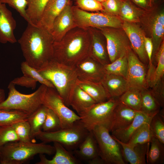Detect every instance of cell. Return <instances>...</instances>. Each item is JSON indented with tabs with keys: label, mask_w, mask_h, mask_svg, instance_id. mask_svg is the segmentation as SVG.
<instances>
[{
	"label": "cell",
	"mask_w": 164,
	"mask_h": 164,
	"mask_svg": "<svg viewBox=\"0 0 164 164\" xmlns=\"http://www.w3.org/2000/svg\"><path fill=\"white\" fill-rule=\"evenodd\" d=\"M26 13L32 23L38 25L45 8L50 0H27Z\"/></svg>",
	"instance_id": "1f68e13d"
},
{
	"label": "cell",
	"mask_w": 164,
	"mask_h": 164,
	"mask_svg": "<svg viewBox=\"0 0 164 164\" xmlns=\"http://www.w3.org/2000/svg\"><path fill=\"white\" fill-rule=\"evenodd\" d=\"M118 99L120 102L134 110L141 111L142 107L141 91L130 87L118 97Z\"/></svg>",
	"instance_id": "d6a6232c"
},
{
	"label": "cell",
	"mask_w": 164,
	"mask_h": 164,
	"mask_svg": "<svg viewBox=\"0 0 164 164\" xmlns=\"http://www.w3.org/2000/svg\"><path fill=\"white\" fill-rule=\"evenodd\" d=\"M21 69L23 75L34 79L41 84L45 85L47 87L55 89L53 84L43 77L37 69L31 67L25 61L21 63Z\"/></svg>",
	"instance_id": "74e56055"
},
{
	"label": "cell",
	"mask_w": 164,
	"mask_h": 164,
	"mask_svg": "<svg viewBox=\"0 0 164 164\" xmlns=\"http://www.w3.org/2000/svg\"><path fill=\"white\" fill-rule=\"evenodd\" d=\"M152 118L143 123L137 129L127 143L128 145L134 146L138 144L150 142L153 137L150 127Z\"/></svg>",
	"instance_id": "836d02e7"
},
{
	"label": "cell",
	"mask_w": 164,
	"mask_h": 164,
	"mask_svg": "<svg viewBox=\"0 0 164 164\" xmlns=\"http://www.w3.org/2000/svg\"><path fill=\"white\" fill-rule=\"evenodd\" d=\"M122 0H106L101 3L102 12L114 15H119Z\"/></svg>",
	"instance_id": "f6af8a7d"
},
{
	"label": "cell",
	"mask_w": 164,
	"mask_h": 164,
	"mask_svg": "<svg viewBox=\"0 0 164 164\" xmlns=\"http://www.w3.org/2000/svg\"><path fill=\"white\" fill-rule=\"evenodd\" d=\"M53 146L42 142L7 143L0 147L1 164H23L29 162L38 154H54Z\"/></svg>",
	"instance_id": "277c9868"
},
{
	"label": "cell",
	"mask_w": 164,
	"mask_h": 164,
	"mask_svg": "<svg viewBox=\"0 0 164 164\" xmlns=\"http://www.w3.org/2000/svg\"><path fill=\"white\" fill-rule=\"evenodd\" d=\"M74 20L78 27L100 29L104 27L122 28V23L115 15L103 12H93L82 10L76 6H72Z\"/></svg>",
	"instance_id": "9c48e42d"
},
{
	"label": "cell",
	"mask_w": 164,
	"mask_h": 164,
	"mask_svg": "<svg viewBox=\"0 0 164 164\" xmlns=\"http://www.w3.org/2000/svg\"><path fill=\"white\" fill-rule=\"evenodd\" d=\"M128 69L126 79L130 87L140 91L149 88L145 64L129 48L127 52Z\"/></svg>",
	"instance_id": "7c38bea8"
},
{
	"label": "cell",
	"mask_w": 164,
	"mask_h": 164,
	"mask_svg": "<svg viewBox=\"0 0 164 164\" xmlns=\"http://www.w3.org/2000/svg\"><path fill=\"white\" fill-rule=\"evenodd\" d=\"M42 104L51 110L58 116L61 128L69 127L80 119L78 115L66 105L55 88L47 87L43 98Z\"/></svg>",
	"instance_id": "30bf717a"
},
{
	"label": "cell",
	"mask_w": 164,
	"mask_h": 164,
	"mask_svg": "<svg viewBox=\"0 0 164 164\" xmlns=\"http://www.w3.org/2000/svg\"><path fill=\"white\" fill-rule=\"evenodd\" d=\"M76 84L96 103L106 101L111 98L101 82L84 80L78 78Z\"/></svg>",
	"instance_id": "4316f807"
},
{
	"label": "cell",
	"mask_w": 164,
	"mask_h": 164,
	"mask_svg": "<svg viewBox=\"0 0 164 164\" xmlns=\"http://www.w3.org/2000/svg\"><path fill=\"white\" fill-rule=\"evenodd\" d=\"M150 147L146 154L147 163L149 164H162L164 163V144L153 137L150 142Z\"/></svg>",
	"instance_id": "4dcf8cb0"
},
{
	"label": "cell",
	"mask_w": 164,
	"mask_h": 164,
	"mask_svg": "<svg viewBox=\"0 0 164 164\" xmlns=\"http://www.w3.org/2000/svg\"><path fill=\"white\" fill-rule=\"evenodd\" d=\"M18 42L25 61L33 67L39 69L53 59L52 35L40 26L28 23Z\"/></svg>",
	"instance_id": "6da1fadb"
},
{
	"label": "cell",
	"mask_w": 164,
	"mask_h": 164,
	"mask_svg": "<svg viewBox=\"0 0 164 164\" xmlns=\"http://www.w3.org/2000/svg\"><path fill=\"white\" fill-rule=\"evenodd\" d=\"M155 66L153 65L147 72L149 87L152 88L163 78L164 75V43L163 41L156 53Z\"/></svg>",
	"instance_id": "484cf974"
},
{
	"label": "cell",
	"mask_w": 164,
	"mask_h": 164,
	"mask_svg": "<svg viewBox=\"0 0 164 164\" xmlns=\"http://www.w3.org/2000/svg\"><path fill=\"white\" fill-rule=\"evenodd\" d=\"M0 164H1V156H0Z\"/></svg>",
	"instance_id": "816d5d0a"
},
{
	"label": "cell",
	"mask_w": 164,
	"mask_h": 164,
	"mask_svg": "<svg viewBox=\"0 0 164 164\" xmlns=\"http://www.w3.org/2000/svg\"><path fill=\"white\" fill-rule=\"evenodd\" d=\"M11 81L15 85L25 87L32 89L36 88L37 82L34 79L25 75L15 78Z\"/></svg>",
	"instance_id": "bcb514c9"
},
{
	"label": "cell",
	"mask_w": 164,
	"mask_h": 164,
	"mask_svg": "<svg viewBox=\"0 0 164 164\" xmlns=\"http://www.w3.org/2000/svg\"><path fill=\"white\" fill-rule=\"evenodd\" d=\"M78 78L101 82L105 73L104 65L89 56L74 66Z\"/></svg>",
	"instance_id": "5bb4252c"
},
{
	"label": "cell",
	"mask_w": 164,
	"mask_h": 164,
	"mask_svg": "<svg viewBox=\"0 0 164 164\" xmlns=\"http://www.w3.org/2000/svg\"><path fill=\"white\" fill-rule=\"evenodd\" d=\"M142 107L140 111L151 116L158 114L161 107L149 88L141 91Z\"/></svg>",
	"instance_id": "f546056e"
},
{
	"label": "cell",
	"mask_w": 164,
	"mask_h": 164,
	"mask_svg": "<svg viewBox=\"0 0 164 164\" xmlns=\"http://www.w3.org/2000/svg\"></svg>",
	"instance_id": "f5cc1de1"
},
{
	"label": "cell",
	"mask_w": 164,
	"mask_h": 164,
	"mask_svg": "<svg viewBox=\"0 0 164 164\" xmlns=\"http://www.w3.org/2000/svg\"><path fill=\"white\" fill-rule=\"evenodd\" d=\"M0 1L2 3L5 4H7L16 10L20 15L28 23L34 25L28 17L26 13L27 4V0H0Z\"/></svg>",
	"instance_id": "7bdbcfd3"
},
{
	"label": "cell",
	"mask_w": 164,
	"mask_h": 164,
	"mask_svg": "<svg viewBox=\"0 0 164 164\" xmlns=\"http://www.w3.org/2000/svg\"><path fill=\"white\" fill-rule=\"evenodd\" d=\"M75 1L76 6L85 11H101L103 9L101 3L96 0H75Z\"/></svg>",
	"instance_id": "ee69618b"
},
{
	"label": "cell",
	"mask_w": 164,
	"mask_h": 164,
	"mask_svg": "<svg viewBox=\"0 0 164 164\" xmlns=\"http://www.w3.org/2000/svg\"><path fill=\"white\" fill-rule=\"evenodd\" d=\"M145 48L148 57L149 69L153 66L152 56L153 52V45L152 38L145 37Z\"/></svg>",
	"instance_id": "7dc6e473"
},
{
	"label": "cell",
	"mask_w": 164,
	"mask_h": 164,
	"mask_svg": "<svg viewBox=\"0 0 164 164\" xmlns=\"http://www.w3.org/2000/svg\"><path fill=\"white\" fill-rule=\"evenodd\" d=\"M98 29L105 38L110 62L127 54L131 46L124 31L110 27Z\"/></svg>",
	"instance_id": "8fae6325"
},
{
	"label": "cell",
	"mask_w": 164,
	"mask_h": 164,
	"mask_svg": "<svg viewBox=\"0 0 164 164\" xmlns=\"http://www.w3.org/2000/svg\"><path fill=\"white\" fill-rule=\"evenodd\" d=\"M112 136L122 148L121 153L124 159L131 164H145L146 156L150 142L138 144L134 146L123 142Z\"/></svg>",
	"instance_id": "ac0fdd59"
},
{
	"label": "cell",
	"mask_w": 164,
	"mask_h": 164,
	"mask_svg": "<svg viewBox=\"0 0 164 164\" xmlns=\"http://www.w3.org/2000/svg\"><path fill=\"white\" fill-rule=\"evenodd\" d=\"M37 70L53 84L65 104L69 107L70 96L78 79L74 67L53 59Z\"/></svg>",
	"instance_id": "3957f363"
},
{
	"label": "cell",
	"mask_w": 164,
	"mask_h": 164,
	"mask_svg": "<svg viewBox=\"0 0 164 164\" xmlns=\"http://www.w3.org/2000/svg\"><path fill=\"white\" fill-rule=\"evenodd\" d=\"M12 81L9 83L8 96L0 104V109L18 110L29 116L42 105L43 98L46 86L41 84L34 92L25 94L18 91Z\"/></svg>",
	"instance_id": "5b68a950"
},
{
	"label": "cell",
	"mask_w": 164,
	"mask_h": 164,
	"mask_svg": "<svg viewBox=\"0 0 164 164\" xmlns=\"http://www.w3.org/2000/svg\"><path fill=\"white\" fill-rule=\"evenodd\" d=\"M136 112L119 101L114 111L110 132L127 127L133 121Z\"/></svg>",
	"instance_id": "d6986e66"
},
{
	"label": "cell",
	"mask_w": 164,
	"mask_h": 164,
	"mask_svg": "<svg viewBox=\"0 0 164 164\" xmlns=\"http://www.w3.org/2000/svg\"><path fill=\"white\" fill-rule=\"evenodd\" d=\"M29 115L21 111L0 109V126L11 125L17 122L27 120Z\"/></svg>",
	"instance_id": "e575fe53"
},
{
	"label": "cell",
	"mask_w": 164,
	"mask_h": 164,
	"mask_svg": "<svg viewBox=\"0 0 164 164\" xmlns=\"http://www.w3.org/2000/svg\"><path fill=\"white\" fill-rule=\"evenodd\" d=\"M91 39L88 28L76 27L59 41L54 42L53 59L64 64L74 67L91 56Z\"/></svg>",
	"instance_id": "7a4b0ae2"
},
{
	"label": "cell",
	"mask_w": 164,
	"mask_h": 164,
	"mask_svg": "<svg viewBox=\"0 0 164 164\" xmlns=\"http://www.w3.org/2000/svg\"><path fill=\"white\" fill-rule=\"evenodd\" d=\"M101 82L111 97L118 98L130 87L126 78L112 74L105 73Z\"/></svg>",
	"instance_id": "44dd1931"
},
{
	"label": "cell",
	"mask_w": 164,
	"mask_h": 164,
	"mask_svg": "<svg viewBox=\"0 0 164 164\" xmlns=\"http://www.w3.org/2000/svg\"><path fill=\"white\" fill-rule=\"evenodd\" d=\"M70 2V0H50L37 26L43 27L51 33L55 19Z\"/></svg>",
	"instance_id": "ffe728a7"
},
{
	"label": "cell",
	"mask_w": 164,
	"mask_h": 164,
	"mask_svg": "<svg viewBox=\"0 0 164 164\" xmlns=\"http://www.w3.org/2000/svg\"><path fill=\"white\" fill-rule=\"evenodd\" d=\"M55 155L51 159H48L45 154L39 155V161L36 164H78L80 163L70 152L60 143L53 142Z\"/></svg>",
	"instance_id": "7402d4cb"
},
{
	"label": "cell",
	"mask_w": 164,
	"mask_h": 164,
	"mask_svg": "<svg viewBox=\"0 0 164 164\" xmlns=\"http://www.w3.org/2000/svg\"><path fill=\"white\" fill-rule=\"evenodd\" d=\"M18 141L12 125L0 126V147L7 143Z\"/></svg>",
	"instance_id": "b9f144b4"
},
{
	"label": "cell",
	"mask_w": 164,
	"mask_h": 164,
	"mask_svg": "<svg viewBox=\"0 0 164 164\" xmlns=\"http://www.w3.org/2000/svg\"><path fill=\"white\" fill-rule=\"evenodd\" d=\"M97 1L100 2L101 3L104 1H105L106 0H96Z\"/></svg>",
	"instance_id": "f907efd6"
},
{
	"label": "cell",
	"mask_w": 164,
	"mask_h": 164,
	"mask_svg": "<svg viewBox=\"0 0 164 164\" xmlns=\"http://www.w3.org/2000/svg\"><path fill=\"white\" fill-rule=\"evenodd\" d=\"M47 108L42 105L37 110L29 115L27 121L30 129V136L32 140L42 131Z\"/></svg>",
	"instance_id": "f1b7e54d"
},
{
	"label": "cell",
	"mask_w": 164,
	"mask_h": 164,
	"mask_svg": "<svg viewBox=\"0 0 164 164\" xmlns=\"http://www.w3.org/2000/svg\"><path fill=\"white\" fill-rule=\"evenodd\" d=\"M136 5L143 8H147L150 5V0H130Z\"/></svg>",
	"instance_id": "c3c4849f"
},
{
	"label": "cell",
	"mask_w": 164,
	"mask_h": 164,
	"mask_svg": "<svg viewBox=\"0 0 164 164\" xmlns=\"http://www.w3.org/2000/svg\"><path fill=\"white\" fill-rule=\"evenodd\" d=\"M61 128L59 117L51 110L47 108L46 118L43 126V131L47 132L55 131Z\"/></svg>",
	"instance_id": "60d3db41"
},
{
	"label": "cell",
	"mask_w": 164,
	"mask_h": 164,
	"mask_svg": "<svg viewBox=\"0 0 164 164\" xmlns=\"http://www.w3.org/2000/svg\"><path fill=\"white\" fill-rule=\"evenodd\" d=\"M91 39V56L105 65L111 63L109 57L106 45L101 38L95 28H88Z\"/></svg>",
	"instance_id": "603a6c76"
},
{
	"label": "cell",
	"mask_w": 164,
	"mask_h": 164,
	"mask_svg": "<svg viewBox=\"0 0 164 164\" xmlns=\"http://www.w3.org/2000/svg\"><path fill=\"white\" fill-rule=\"evenodd\" d=\"M96 140L99 155L106 164H125L121 146L109 133L107 127L96 126L92 130Z\"/></svg>",
	"instance_id": "ba28073f"
},
{
	"label": "cell",
	"mask_w": 164,
	"mask_h": 164,
	"mask_svg": "<svg viewBox=\"0 0 164 164\" xmlns=\"http://www.w3.org/2000/svg\"><path fill=\"white\" fill-rule=\"evenodd\" d=\"M69 2L55 19L51 33L54 42L60 41L70 30L77 26Z\"/></svg>",
	"instance_id": "9a60e30c"
},
{
	"label": "cell",
	"mask_w": 164,
	"mask_h": 164,
	"mask_svg": "<svg viewBox=\"0 0 164 164\" xmlns=\"http://www.w3.org/2000/svg\"><path fill=\"white\" fill-rule=\"evenodd\" d=\"M89 132L80 120L69 127L55 131H41L36 138L46 143L58 142L67 150L74 151L78 148Z\"/></svg>",
	"instance_id": "8992f818"
},
{
	"label": "cell",
	"mask_w": 164,
	"mask_h": 164,
	"mask_svg": "<svg viewBox=\"0 0 164 164\" xmlns=\"http://www.w3.org/2000/svg\"><path fill=\"white\" fill-rule=\"evenodd\" d=\"M153 116H149L141 111H137L133 121L130 125L125 128L111 132V135L121 142L127 143L137 129Z\"/></svg>",
	"instance_id": "d4e9b609"
},
{
	"label": "cell",
	"mask_w": 164,
	"mask_h": 164,
	"mask_svg": "<svg viewBox=\"0 0 164 164\" xmlns=\"http://www.w3.org/2000/svg\"><path fill=\"white\" fill-rule=\"evenodd\" d=\"M140 12L130 0H122L119 15L124 21L131 22L138 21Z\"/></svg>",
	"instance_id": "8d00e7d4"
},
{
	"label": "cell",
	"mask_w": 164,
	"mask_h": 164,
	"mask_svg": "<svg viewBox=\"0 0 164 164\" xmlns=\"http://www.w3.org/2000/svg\"><path fill=\"white\" fill-rule=\"evenodd\" d=\"M151 28L153 45V54L156 53L163 41L164 34V12H160L155 16Z\"/></svg>",
	"instance_id": "83f0119b"
},
{
	"label": "cell",
	"mask_w": 164,
	"mask_h": 164,
	"mask_svg": "<svg viewBox=\"0 0 164 164\" xmlns=\"http://www.w3.org/2000/svg\"><path fill=\"white\" fill-rule=\"evenodd\" d=\"M76 155L90 164H95L100 157L98 144L92 131L89 132L77 149Z\"/></svg>",
	"instance_id": "e0dca14e"
},
{
	"label": "cell",
	"mask_w": 164,
	"mask_h": 164,
	"mask_svg": "<svg viewBox=\"0 0 164 164\" xmlns=\"http://www.w3.org/2000/svg\"><path fill=\"white\" fill-rule=\"evenodd\" d=\"M119 101L118 98L111 97L106 101L95 104L79 115L80 121L89 132L99 125L109 130L114 110Z\"/></svg>",
	"instance_id": "52a82bcc"
},
{
	"label": "cell",
	"mask_w": 164,
	"mask_h": 164,
	"mask_svg": "<svg viewBox=\"0 0 164 164\" xmlns=\"http://www.w3.org/2000/svg\"><path fill=\"white\" fill-rule=\"evenodd\" d=\"M96 102L76 84L70 96L69 105L79 116L93 105Z\"/></svg>",
	"instance_id": "cb8c5ba5"
},
{
	"label": "cell",
	"mask_w": 164,
	"mask_h": 164,
	"mask_svg": "<svg viewBox=\"0 0 164 164\" xmlns=\"http://www.w3.org/2000/svg\"><path fill=\"white\" fill-rule=\"evenodd\" d=\"M19 141L24 142H32L30 136V129L27 120L17 122L12 125Z\"/></svg>",
	"instance_id": "ab89813d"
},
{
	"label": "cell",
	"mask_w": 164,
	"mask_h": 164,
	"mask_svg": "<svg viewBox=\"0 0 164 164\" xmlns=\"http://www.w3.org/2000/svg\"><path fill=\"white\" fill-rule=\"evenodd\" d=\"M163 119L164 116L159 112L152 118L150 123V127L153 137L164 144Z\"/></svg>",
	"instance_id": "f35d334b"
},
{
	"label": "cell",
	"mask_w": 164,
	"mask_h": 164,
	"mask_svg": "<svg viewBox=\"0 0 164 164\" xmlns=\"http://www.w3.org/2000/svg\"><path fill=\"white\" fill-rule=\"evenodd\" d=\"M16 26V22L11 12L6 4L0 1V42L14 43L17 40L14 34Z\"/></svg>",
	"instance_id": "2e32d148"
},
{
	"label": "cell",
	"mask_w": 164,
	"mask_h": 164,
	"mask_svg": "<svg viewBox=\"0 0 164 164\" xmlns=\"http://www.w3.org/2000/svg\"><path fill=\"white\" fill-rule=\"evenodd\" d=\"M5 91L3 89L0 88V104L5 100Z\"/></svg>",
	"instance_id": "681fc988"
},
{
	"label": "cell",
	"mask_w": 164,
	"mask_h": 164,
	"mask_svg": "<svg viewBox=\"0 0 164 164\" xmlns=\"http://www.w3.org/2000/svg\"><path fill=\"white\" fill-rule=\"evenodd\" d=\"M104 67L105 73L121 76L126 79L128 69L127 54Z\"/></svg>",
	"instance_id": "d590c367"
},
{
	"label": "cell",
	"mask_w": 164,
	"mask_h": 164,
	"mask_svg": "<svg viewBox=\"0 0 164 164\" xmlns=\"http://www.w3.org/2000/svg\"><path fill=\"white\" fill-rule=\"evenodd\" d=\"M122 28L129 40L131 47L139 60L145 65L149 63L145 48L143 32L133 22L124 21Z\"/></svg>",
	"instance_id": "4fadbf2b"
}]
</instances>
